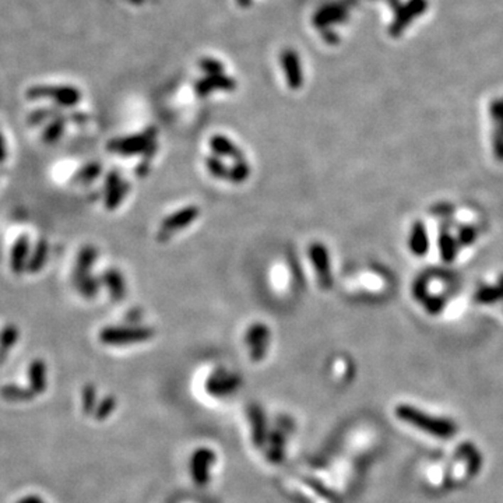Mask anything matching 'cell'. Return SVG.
<instances>
[{
    "label": "cell",
    "instance_id": "obj_1",
    "mask_svg": "<svg viewBox=\"0 0 503 503\" xmlns=\"http://www.w3.org/2000/svg\"><path fill=\"white\" fill-rule=\"evenodd\" d=\"M396 416L419 431L439 439H452L459 432V426L453 419L433 417L409 404H400L396 409Z\"/></svg>",
    "mask_w": 503,
    "mask_h": 503
},
{
    "label": "cell",
    "instance_id": "obj_2",
    "mask_svg": "<svg viewBox=\"0 0 503 503\" xmlns=\"http://www.w3.org/2000/svg\"><path fill=\"white\" fill-rule=\"evenodd\" d=\"M26 98L30 101L49 98L56 105L72 108L80 104L83 94L80 88L69 84H36L26 91Z\"/></svg>",
    "mask_w": 503,
    "mask_h": 503
},
{
    "label": "cell",
    "instance_id": "obj_3",
    "mask_svg": "<svg viewBox=\"0 0 503 503\" xmlns=\"http://www.w3.org/2000/svg\"><path fill=\"white\" fill-rule=\"evenodd\" d=\"M156 332L151 328L127 326V328H105L99 332L98 338L105 345H126L151 340Z\"/></svg>",
    "mask_w": 503,
    "mask_h": 503
},
{
    "label": "cell",
    "instance_id": "obj_4",
    "mask_svg": "<svg viewBox=\"0 0 503 503\" xmlns=\"http://www.w3.org/2000/svg\"><path fill=\"white\" fill-rule=\"evenodd\" d=\"M157 133H158V130L156 127H148L147 130H144L139 134L114 139V140L108 141L107 148L111 153H118V154H122L126 157L134 156V154H143L148 148V146L156 141Z\"/></svg>",
    "mask_w": 503,
    "mask_h": 503
},
{
    "label": "cell",
    "instance_id": "obj_5",
    "mask_svg": "<svg viewBox=\"0 0 503 503\" xmlns=\"http://www.w3.org/2000/svg\"><path fill=\"white\" fill-rule=\"evenodd\" d=\"M199 214H200V210L196 206H188L185 209L173 212L172 215H169L163 221L160 232L157 235V239L160 242H166L172 237L173 232L189 227L199 217Z\"/></svg>",
    "mask_w": 503,
    "mask_h": 503
},
{
    "label": "cell",
    "instance_id": "obj_6",
    "mask_svg": "<svg viewBox=\"0 0 503 503\" xmlns=\"http://www.w3.org/2000/svg\"><path fill=\"white\" fill-rule=\"evenodd\" d=\"M309 257L312 264L315 266L320 287L323 290H330L333 286V276L328 248L320 242H315L309 247Z\"/></svg>",
    "mask_w": 503,
    "mask_h": 503
},
{
    "label": "cell",
    "instance_id": "obj_7",
    "mask_svg": "<svg viewBox=\"0 0 503 503\" xmlns=\"http://www.w3.org/2000/svg\"><path fill=\"white\" fill-rule=\"evenodd\" d=\"M245 342L251 348V358L253 362H260L269 350L270 330L264 323H254L248 329L245 335Z\"/></svg>",
    "mask_w": 503,
    "mask_h": 503
},
{
    "label": "cell",
    "instance_id": "obj_8",
    "mask_svg": "<svg viewBox=\"0 0 503 503\" xmlns=\"http://www.w3.org/2000/svg\"><path fill=\"white\" fill-rule=\"evenodd\" d=\"M215 463V453L207 449L202 448L198 449L190 460V472L192 478L199 487L207 485L210 481V465Z\"/></svg>",
    "mask_w": 503,
    "mask_h": 503
},
{
    "label": "cell",
    "instance_id": "obj_9",
    "mask_svg": "<svg viewBox=\"0 0 503 503\" xmlns=\"http://www.w3.org/2000/svg\"><path fill=\"white\" fill-rule=\"evenodd\" d=\"M241 384H242V379L238 375H232L225 371H217L209 377L206 387L210 394L221 397V396H228L235 393L241 387Z\"/></svg>",
    "mask_w": 503,
    "mask_h": 503
},
{
    "label": "cell",
    "instance_id": "obj_10",
    "mask_svg": "<svg viewBox=\"0 0 503 503\" xmlns=\"http://www.w3.org/2000/svg\"><path fill=\"white\" fill-rule=\"evenodd\" d=\"M30 259V238L27 234H21L10 252V270L16 276H20L26 271L27 263Z\"/></svg>",
    "mask_w": 503,
    "mask_h": 503
},
{
    "label": "cell",
    "instance_id": "obj_11",
    "mask_svg": "<svg viewBox=\"0 0 503 503\" xmlns=\"http://www.w3.org/2000/svg\"><path fill=\"white\" fill-rule=\"evenodd\" d=\"M98 257V249L94 245L83 247L76 257L75 270H73V283L82 280L91 274V269Z\"/></svg>",
    "mask_w": 503,
    "mask_h": 503
},
{
    "label": "cell",
    "instance_id": "obj_12",
    "mask_svg": "<svg viewBox=\"0 0 503 503\" xmlns=\"http://www.w3.org/2000/svg\"><path fill=\"white\" fill-rule=\"evenodd\" d=\"M101 283L105 284V287L108 288L109 295L114 301L119 302L126 298V281L125 277L122 276V273L118 269H108L107 271H104V274L101 276Z\"/></svg>",
    "mask_w": 503,
    "mask_h": 503
},
{
    "label": "cell",
    "instance_id": "obj_13",
    "mask_svg": "<svg viewBox=\"0 0 503 503\" xmlns=\"http://www.w3.org/2000/svg\"><path fill=\"white\" fill-rule=\"evenodd\" d=\"M28 380L30 389L38 396L45 393L48 387V369L46 364L42 359H34L28 368Z\"/></svg>",
    "mask_w": 503,
    "mask_h": 503
},
{
    "label": "cell",
    "instance_id": "obj_14",
    "mask_svg": "<svg viewBox=\"0 0 503 503\" xmlns=\"http://www.w3.org/2000/svg\"><path fill=\"white\" fill-rule=\"evenodd\" d=\"M210 148L217 154V156H222V157H228L232 158L235 161L244 160V154L242 151L238 148L237 144H234L229 139L224 137V136H214L210 140Z\"/></svg>",
    "mask_w": 503,
    "mask_h": 503
},
{
    "label": "cell",
    "instance_id": "obj_15",
    "mask_svg": "<svg viewBox=\"0 0 503 503\" xmlns=\"http://www.w3.org/2000/svg\"><path fill=\"white\" fill-rule=\"evenodd\" d=\"M458 456L465 461L467 464V474L474 477L480 472L482 467V456L478 449L472 443H463L458 449Z\"/></svg>",
    "mask_w": 503,
    "mask_h": 503
},
{
    "label": "cell",
    "instance_id": "obj_16",
    "mask_svg": "<svg viewBox=\"0 0 503 503\" xmlns=\"http://www.w3.org/2000/svg\"><path fill=\"white\" fill-rule=\"evenodd\" d=\"M49 249H50L49 242L46 239H40L37 242L34 251L30 254L26 271H28L31 274H38L40 271H42V269L45 267L48 257H49Z\"/></svg>",
    "mask_w": 503,
    "mask_h": 503
},
{
    "label": "cell",
    "instance_id": "obj_17",
    "mask_svg": "<svg viewBox=\"0 0 503 503\" xmlns=\"http://www.w3.org/2000/svg\"><path fill=\"white\" fill-rule=\"evenodd\" d=\"M249 418L252 422V432H253V442L257 448H261L266 440V421L260 407L251 406L249 407Z\"/></svg>",
    "mask_w": 503,
    "mask_h": 503
},
{
    "label": "cell",
    "instance_id": "obj_18",
    "mask_svg": "<svg viewBox=\"0 0 503 503\" xmlns=\"http://www.w3.org/2000/svg\"><path fill=\"white\" fill-rule=\"evenodd\" d=\"M18 337H20V330L13 323H9L1 329V332H0V364H3L6 361L9 352L13 350V347L18 341Z\"/></svg>",
    "mask_w": 503,
    "mask_h": 503
},
{
    "label": "cell",
    "instance_id": "obj_19",
    "mask_svg": "<svg viewBox=\"0 0 503 503\" xmlns=\"http://www.w3.org/2000/svg\"><path fill=\"white\" fill-rule=\"evenodd\" d=\"M66 122H67V119H66V117L63 114L56 117V118H53L52 121H49V124L45 126V129L42 131V141L45 144L56 143L62 137V134L65 131Z\"/></svg>",
    "mask_w": 503,
    "mask_h": 503
},
{
    "label": "cell",
    "instance_id": "obj_20",
    "mask_svg": "<svg viewBox=\"0 0 503 503\" xmlns=\"http://www.w3.org/2000/svg\"><path fill=\"white\" fill-rule=\"evenodd\" d=\"M0 397L7 401H30L37 397V394L28 387H21L17 384H6L0 389Z\"/></svg>",
    "mask_w": 503,
    "mask_h": 503
},
{
    "label": "cell",
    "instance_id": "obj_21",
    "mask_svg": "<svg viewBox=\"0 0 503 503\" xmlns=\"http://www.w3.org/2000/svg\"><path fill=\"white\" fill-rule=\"evenodd\" d=\"M59 107L60 105H58V107H42V108L34 109L27 117V124L30 126H40L43 122L52 121L53 118L62 115V111H60Z\"/></svg>",
    "mask_w": 503,
    "mask_h": 503
},
{
    "label": "cell",
    "instance_id": "obj_22",
    "mask_svg": "<svg viewBox=\"0 0 503 503\" xmlns=\"http://www.w3.org/2000/svg\"><path fill=\"white\" fill-rule=\"evenodd\" d=\"M101 173H102V166L99 163H88L73 175V182L80 185H90Z\"/></svg>",
    "mask_w": 503,
    "mask_h": 503
},
{
    "label": "cell",
    "instance_id": "obj_23",
    "mask_svg": "<svg viewBox=\"0 0 503 503\" xmlns=\"http://www.w3.org/2000/svg\"><path fill=\"white\" fill-rule=\"evenodd\" d=\"M130 190V183L126 182V180H122L117 188H114L109 193L105 195V207L107 210H115L118 209L122 202L125 200L127 193Z\"/></svg>",
    "mask_w": 503,
    "mask_h": 503
},
{
    "label": "cell",
    "instance_id": "obj_24",
    "mask_svg": "<svg viewBox=\"0 0 503 503\" xmlns=\"http://www.w3.org/2000/svg\"><path fill=\"white\" fill-rule=\"evenodd\" d=\"M101 284H102L101 278L94 277L91 274L75 283L77 293H80L84 298H87V299H91V298H94L97 293H99Z\"/></svg>",
    "mask_w": 503,
    "mask_h": 503
},
{
    "label": "cell",
    "instance_id": "obj_25",
    "mask_svg": "<svg viewBox=\"0 0 503 503\" xmlns=\"http://www.w3.org/2000/svg\"><path fill=\"white\" fill-rule=\"evenodd\" d=\"M251 175V167L245 160L235 161L234 167L229 168L228 180L232 183H244Z\"/></svg>",
    "mask_w": 503,
    "mask_h": 503
},
{
    "label": "cell",
    "instance_id": "obj_26",
    "mask_svg": "<svg viewBox=\"0 0 503 503\" xmlns=\"http://www.w3.org/2000/svg\"><path fill=\"white\" fill-rule=\"evenodd\" d=\"M83 411L85 416H92L97 407V387L92 383H87L83 387Z\"/></svg>",
    "mask_w": 503,
    "mask_h": 503
},
{
    "label": "cell",
    "instance_id": "obj_27",
    "mask_svg": "<svg viewBox=\"0 0 503 503\" xmlns=\"http://www.w3.org/2000/svg\"><path fill=\"white\" fill-rule=\"evenodd\" d=\"M117 409V399L114 396H107L104 400H101L99 404H97L94 417L97 421H104L108 418Z\"/></svg>",
    "mask_w": 503,
    "mask_h": 503
},
{
    "label": "cell",
    "instance_id": "obj_28",
    "mask_svg": "<svg viewBox=\"0 0 503 503\" xmlns=\"http://www.w3.org/2000/svg\"><path fill=\"white\" fill-rule=\"evenodd\" d=\"M157 151H158V144H157V141H154V143H151V144L148 146V148L143 153L144 157H143V160L140 161V164L136 168V175H137V176L143 178V176H146V175L148 173L150 163H151V160H153V157L156 156Z\"/></svg>",
    "mask_w": 503,
    "mask_h": 503
},
{
    "label": "cell",
    "instance_id": "obj_29",
    "mask_svg": "<svg viewBox=\"0 0 503 503\" xmlns=\"http://www.w3.org/2000/svg\"><path fill=\"white\" fill-rule=\"evenodd\" d=\"M206 166H207V169H209L210 173L218 179H225L228 180V172H229V168L227 167L220 158L217 157H209L206 160Z\"/></svg>",
    "mask_w": 503,
    "mask_h": 503
},
{
    "label": "cell",
    "instance_id": "obj_30",
    "mask_svg": "<svg viewBox=\"0 0 503 503\" xmlns=\"http://www.w3.org/2000/svg\"><path fill=\"white\" fill-rule=\"evenodd\" d=\"M411 249L416 252L417 254H421L426 251V238H425V232L421 224H416V227L413 228V235H411Z\"/></svg>",
    "mask_w": 503,
    "mask_h": 503
},
{
    "label": "cell",
    "instance_id": "obj_31",
    "mask_svg": "<svg viewBox=\"0 0 503 503\" xmlns=\"http://www.w3.org/2000/svg\"><path fill=\"white\" fill-rule=\"evenodd\" d=\"M122 182V178H121V173L118 169H112L107 178H105V183H104V192L105 195L109 193L114 188H117L119 183Z\"/></svg>",
    "mask_w": 503,
    "mask_h": 503
},
{
    "label": "cell",
    "instance_id": "obj_32",
    "mask_svg": "<svg viewBox=\"0 0 503 503\" xmlns=\"http://www.w3.org/2000/svg\"><path fill=\"white\" fill-rule=\"evenodd\" d=\"M126 319H127V322L131 323V325H133V323H137V322L141 319V313H140L139 310H130V312L127 313V318H126Z\"/></svg>",
    "mask_w": 503,
    "mask_h": 503
},
{
    "label": "cell",
    "instance_id": "obj_33",
    "mask_svg": "<svg viewBox=\"0 0 503 503\" xmlns=\"http://www.w3.org/2000/svg\"><path fill=\"white\" fill-rule=\"evenodd\" d=\"M17 503H45L42 501L40 497H36V495H30V497H26L23 499H20Z\"/></svg>",
    "mask_w": 503,
    "mask_h": 503
},
{
    "label": "cell",
    "instance_id": "obj_34",
    "mask_svg": "<svg viewBox=\"0 0 503 503\" xmlns=\"http://www.w3.org/2000/svg\"><path fill=\"white\" fill-rule=\"evenodd\" d=\"M6 156H7V153H6V146H4V140H3V137H1V134H0V164H1V163H4V160H6Z\"/></svg>",
    "mask_w": 503,
    "mask_h": 503
}]
</instances>
